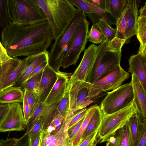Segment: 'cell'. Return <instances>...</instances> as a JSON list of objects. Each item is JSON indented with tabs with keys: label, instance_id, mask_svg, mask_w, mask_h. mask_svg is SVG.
Here are the masks:
<instances>
[{
	"label": "cell",
	"instance_id": "33",
	"mask_svg": "<svg viewBox=\"0 0 146 146\" xmlns=\"http://www.w3.org/2000/svg\"><path fill=\"white\" fill-rule=\"evenodd\" d=\"M136 35L140 45H146V15H140L138 17Z\"/></svg>",
	"mask_w": 146,
	"mask_h": 146
},
{
	"label": "cell",
	"instance_id": "8",
	"mask_svg": "<svg viewBox=\"0 0 146 146\" xmlns=\"http://www.w3.org/2000/svg\"><path fill=\"white\" fill-rule=\"evenodd\" d=\"M133 100V90L130 82L108 92L100 107L103 115L109 114L126 107Z\"/></svg>",
	"mask_w": 146,
	"mask_h": 146
},
{
	"label": "cell",
	"instance_id": "20",
	"mask_svg": "<svg viewBox=\"0 0 146 146\" xmlns=\"http://www.w3.org/2000/svg\"><path fill=\"white\" fill-rule=\"evenodd\" d=\"M69 120H64L60 130L56 134H50L42 131L40 141V146H54L61 139L67 136Z\"/></svg>",
	"mask_w": 146,
	"mask_h": 146
},
{
	"label": "cell",
	"instance_id": "34",
	"mask_svg": "<svg viewBox=\"0 0 146 146\" xmlns=\"http://www.w3.org/2000/svg\"><path fill=\"white\" fill-rule=\"evenodd\" d=\"M0 146H30L29 137L27 134L21 138H8L5 140H0Z\"/></svg>",
	"mask_w": 146,
	"mask_h": 146
},
{
	"label": "cell",
	"instance_id": "55",
	"mask_svg": "<svg viewBox=\"0 0 146 146\" xmlns=\"http://www.w3.org/2000/svg\"><path fill=\"white\" fill-rule=\"evenodd\" d=\"M3 70V67L2 64H0V76Z\"/></svg>",
	"mask_w": 146,
	"mask_h": 146
},
{
	"label": "cell",
	"instance_id": "12",
	"mask_svg": "<svg viewBox=\"0 0 146 146\" xmlns=\"http://www.w3.org/2000/svg\"><path fill=\"white\" fill-rule=\"evenodd\" d=\"M98 46L92 44L85 49L82 60L70 78L86 82L94 64L97 56Z\"/></svg>",
	"mask_w": 146,
	"mask_h": 146
},
{
	"label": "cell",
	"instance_id": "40",
	"mask_svg": "<svg viewBox=\"0 0 146 146\" xmlns=\"http://www.w3.org/2000/svg\"><path fill=\"white\" fill-rule=\"evenodd\" d=\"M42 127L43 120L41 117H38L27 125L25 133L29 135L35 134L41 131Z\"/></svg>",
	"mask_w": 146,
	"mask_h": 146
},
{
	"label": "cell",
	"instance_id": "22",
	"mask_svg": "<svg viewBox=\"0 0 146 146\" xmlns=\"http://www.w3.org/2000/svg\"><path fill=\"white\" fill-rule=\"evenodd\" d=\"M23 96L24 91L20 87L12 86L5 90L0 95V103H21Z\"/></svg>",
	"mask_w": 146,
	"mask_h": 146
},
{
	"label": "cell",
	"instance_id": "7",
	"mask_svg": "<svg viewBox=\"0 0 146 146\" xmlns=\"http://www.w3.org/2000/svg\"><path fill=\"white\" fill-rule=\"evenodd\" d=\"M89 24L86 17H85L76 29L63 59L62 67L63 69L77 64L80 55L84 50L87 42Z\"/></svg>",
	"mask_w": 146,
	"mask_h": 146
},
{
	"label": "cell",
	"instance_id": "37",
	"mask_svg": "<svg viewBox=\"0 0 146 146\" xmlns=\"http://www.w3.org/2000/svg\"><path fill=\"white\" fill-rule=\"evenodd\" d=\"M69 97L68 88L65 94L60 101L54 118L59 115H64L66 117L69 111Z\"/></svg>",
	"mask_w": 146,
	"mask_h": 146
},
{
	"label": "cell",
	"instance_id": "29",
	"mask_svg": "<svg viewBox=\"0 0 146 146\" xmlns=\"http://www.w3.org/2000/svg\"><path fill=\"white\" fill-rule=\"evenodd\" d=\"M98 106L96 104L88 108L87 113L80 128L76 136L72 141V146H77L80 143L82 135Z\"/></svg>",
	"mask_w": 146,
	"mask_h": 146
},
{
	"label": "cell",
	"instance_id": "30",
	"mask_svg": "<svg viewBox=\"0 0 146 146\" xmlns=\"http://www.w3.org/2000/svg\"><path fill=\"white\" fill-rule=\"evenodd\" d=\"M26 61V58L21 60L14 70L4 83L3 87L4 91L15 85L25 67Z\"/></svg>",
	"mask_w": 146,
	"mask_h": 146
},
{
	"label": "cell",
	"instance_id": "54",
	"mask_svg": "<svg viewBox=\"0 0 146 146\" xmlns=\"http://www.w3.org/2000/svg\"><path fill=\"white\" fill-rule=\"evenodd\" d=\"M106 143V146H115L113 143L110 141L109 140H108Z\"/></svg>",
	"mask_w": 146,
	"mask_h": 146
},
{
	"label": "cell",
	"instance_id": "10",
	"mask_svg": "<svg viewBox=\"0 0 146 146\" xmlns=\"http://www.w3.org/2000/svg\"><path fill=\"white\" fill-rule=\"evenodd\" d=\"M88 82L70 78L68 90L69 108L65 117L68 119L76 111L86 108L93 101L88 96Z\"/></svg>",
	"mask_w": 146,
	"mask_h": 146
},
{
	"label": "cell",
	"instance_id": "44",
	"mask_svg": "<svg viewBox=\"0 0 146 146\" xmlns=\"http://www.w3.org/2000/svg\"><path fill=\"white\" fill-rule=\"evenodd\" d=\"M70 4L73 6L82 11L85 14L94 13L84 0H68Z\"/></svg>",
	"mask_w": 146,
	"mask_h": 146
},
{
	"label": "cell",
	"instance_id": "50",
	"mask_svg": "<svg viewBox=\"0 0 146 146\" xmlns=\"http://www.w3.org/2000/svg\"><path fill=\"white\" fill-rule=\"evenodd\" d=\"M48 64V61H47L43 62L36 67L30 74L27 80L43 70Z\"/></svg>",
	"mask_w": 146,
	"mask_h": 146
},
{
	"label": "cell",
	"instance_id": "52",
	"mask_svg": "<svg viewBox=\"0 0 146 146\" xmlns=\"http://www.w3.org/2000/svg\"><path fill=\"white\" fill-rule=\"evenodd\" d=\"M9 104H0V117L1 118L8 108Z\"/></svg>",
	"mask_w": 146,
	"mask_h": 146
},
{
	"label": "cell",
	"instance_id": "32",
	"mask_svg": "<svg viewBox=\"0 0 146 146\" xmlns=\"http://www.w3.org/2000/svg\"><path fill=\"white\" fill-rule=\"evenodd\" d=\"M43 70L27 80L20 87V88L23 91L25 90L32 91L38 95L39 84Z\"/></svg>",
	"mask_w": 146,
	"mask_h": 146
},
{
	"label": "cell",
	"instance_id": "14",
	"mask_svg": "<svg viewBox=\"0 0 146 146\" xmlns=\"http://www.w3.org/2000/svg\"><path fill=\"white\" fill-rule=\"evenodd\" d=\"M57 74L48 64L44 68L38 87V103L44 102L57 79Z\"/></svg>",
	"mask_w": 146,
	"mask_h": 146
},
{
	"label": "cell",
	"instance_id": "9",
	"mask_svg": "<svg viewBox=\"0 0 146 146\" xmlns=\"http://www.w3.org/2000/svg\"><path fill=\"white\" fill-rule=\"evenodd\" d=\"M129 74L118 65L109 74L94 82H88L89 96L96 98L102 92L113 90L121 86L128 79Z\"/></svg>",
	"mask_w": 146,
	"mask_h": 146
},
{
	"label": "cell",
	"instance_id": "31",
	"mask_svg": "<svg viewBox=\"0 0 146 146\" xmlns=\"http://www.w3.org/2000/svg\"><path fill=\"white\" fill-rule=\"evenodd\" d=\"M88 39L89 41L95 44H101L107 40L97 23H93L88 33Z\"/></svg>",
	"mask_w": 146,
	"mask_h": 146
},
{
	"label": "cell",
	"instance_id": "24",
	"mask_svg": "<svg viewBox=\"0 0 146 146\" xmlns=\"http://www.w3.org/2000/svg\"><path fill=\"white\" fill-rule=\"evenodd\" d=\"M141 118H143L137 111L131 117L127 123L130 131L131 146H137V145L139 136L140 122Z\"/></svg>",
	"mask_w": 146,
	"mask_h": 146
},
{
	"label": "cell",
	"instance_id": "25",
	"mask_svg": "<svg viewBox=\"0 0 146 146\" xmlns=\"http://www.w3.org/2000/svg\"><path fill=\"white\" fill-rule=\"evenodd\" d=\"M131 0H127L124 10L120 17L116 20L117 32L115 37L125 40V30L127 17L130 10Z\"/></svg>",
	"mask_w": 146,
	"mask_h": 146
},
{
	"label": "cell",
	"instance_id": "28",
	"mask_svg": "<svg viewBox=\"0 0 146 146\" xmlns=\"http://www.w3.org/2000/svg\"><path fill=\"white\" fill-rule=\"evenodd\" d=\"M113 136L115 146H131L130 131L127 123L118 130Z\"/></svg>",
	"mask_w": 146,
	"mask_h": 146
},
{
	"label": "cell",
	"instance_id": "23",
	"mask_svg": "<svg viewBox=\"0 0 146 146\" xmlns=\"http://www.w3.org/2000/svg\"><path fill=\"white\" fill-rule=\"evenodd\" d=\"M103 115L100 107L98 106L82 135L80 143L92 133L98 130L101 123Z\"/></svg>",
	"mask_w": 146,
	"mask_h": 146
},
{
	"label": "cell",
	"instance_id": "18",
	"mask_svg": "<svg viewBox=\"0 0 146 146\" xmlns=\"http://www.w3.org/2000/svg\"><path fill=\"white\" fill-rule=\"evenodd\" d=\"M131 82L133 90V100L137 111L143 118L146 119V92L133 74H131Z\"/></svg>",
	"mask_w": 146,
	"mask_h": 146
},
{
	"label": "cell",
	"instance_id": "53",
	"mask_svg": "<svg viewBox=\"0 0 146 146\" xmlns=\"http://www.w3.org/2000/svg\"><path fill=\"white\" fill-rule=\"evenodd\" d=\"M100 139H99L97 136L96 139L90 143L87 146H96L97 143H99L100 141Z\"/></svg>",
	"mask_w": 146,
	"mask_h": 146
},
{
	"label": "cell",
	"instance_id": "2",
	"mask_svg": "<svg viewBox=\"0 0 146 146\" xmlns=\"http://www.w3.org/2000/svg\"><path fill=\"white\" fill-rule=\"evenodd\" d=\"M44 13L54 39L64 30L77 9L68 0H35Z\"/></svg>",
	"mask_w": 146,
	"mask_h": 146
},
{
	"label": "cell",
	"instance_id": "1",
	"mask_svg": "<svg viewBox=\"0 0 146 146\" xmlns=\"http://www.w3.org/2000/svg\"><path fill=\"white\" fill-rule=\"evenodd\" d=\"M1 42L13 58L29 56L47 51L54 39L47 20L20 25L11 21L1 32Z\"/></svg>",
	"mask_w": 146,
	"mask_h": 146
},
{
	"label": "cell",
	"instance_id": "38",
	"mask_svg": "<svg viewBox=\"0 0 146 146\" xmlns=\"http://www.w3.org/2000/svg\"><path fill=\"white\" fill-rule=\"evenodd\" d=\"M97 23L108 42L110 41L115 37L117 32L116 29L112 28L110 26L102 20H100Z\"/></svg>",
	"mask_w": 146,
	"mask_h": 146
},
{
	"label": "cell",
	"instance_id": "26",
	"mask_svg": "<svg viewBox=\"0 0 146 146\" xmlns=\"http://www.w3.org/2000/svg\"><path fill=\"white\" fill-rule=\"evenodd\" d=\"M105 9L117 20L123 13L127 0H105Z\"/></svg>",
	"mask_w": 146,
	"mask_h": 146
},
{
	"label": "cell",
	"instance_id": "35",
	"mask_svg": "<svg viewBox=\"0 0 146 146\" xmlns=\"http://www.w3.org/2000/svg\"><path fill=\"white\" fill-rule=\"evenodd\" d=\"M65 117V116L62 115L56 117L53 119L46 129L43 131L51 135L56 134L62 128Z\"/></svg>",
	"mask_w": 146,
	"mask_h": 146
},
{
	"label": "cell",
	"instance_id": "13",
	"mask_svg": "<svg viewBox=\"0 0 146 146\" xmlns=\"http://www.w3.org/2000/svg\"><path fill=\"white\" fill-rule=\"evenodd\" d=\"M57 79L44 103L47 105L60 101L67 91L69 81L72 73L60 70L56 72Z\"/></svg>",
	"mask_w": 146,
	"mask_h": 146
},
{
	"label": "cell",
	"instance_id": "39",
	"mask_svg": "<svg viewBox=\"0 0 146 146\" xmlns=\"http://www.w3.org/2000/svg\"><path fill=\"white\" fill-rule=\"evenodd\" d=\"M125 42V39L115 37L110 41H107L105 50L107 51L120 52H121V48Z\"/></svg>",
	"mask_w": 146,
	"mask_h": 146
},
{
	"label": "cell",
	"instance_id": "51",
	"mask_svg": "<svg viewBox=\"0 0 146 146\" xmlns=\"http://www.w3.org/2000/svg\"><path fill=\"white\" fill-rule=\"evenodd\" d=\"M94 6L102 9H105V0H87Z\"/></svg>",
	"mask_w": 146,
	"mask_h": 146
},
{
	"label": "cell",
	"instance_id": "6",
	"mask_svg": "<svg viewBox=\"0 0 146 146\" xmlns=\"http://www.w3.org/2000/svg\"><path fill=\"white\" fill-rule=\"evenodd\" d=\"M107 42L106 40L98 46L96 59L86 82L91 83L96 81L108 75L120 64L121 52L117 53L106 51Z\"/></svg>",
	"mask_w": 146,
	"mask_h": 146
},
{
	"label": "cell",
	"instance_id": "16",
	"mask_svg": "<svg viewBox=\"0 0 146 146\" xmlns=\"http://www.w3.org/2000/svg\"><path fill=\"white\" fill-rule=\"evenodd\" d=\"M48 52H45L27 56L25 67L15 86L20 87L27 80L35 69L43 62L48 61Z\"/></svg>",
	"mask_w": 146,
	"mask_h": 146
},
{
	"label": "cell",
	"instance_id": "42",
	"mask_svg": "<svg viewBox=\"0 0 146 146\" xmlns=\"http://www.w3.org/2000/svg\"><path fill=\"white\" fill-rule=\"evenodd\" d=\"M146 119L141 118L139 125V133L137 146H146Z\"/></svg>",
	"mask_w": 146,
	"mask_h": 146
},
{
	"label": "cell",
	"instance_id": "43",
	"mask_svg": "<svg viewBox=\"0 0 146 146\" xmlns=\"http://www.w3.org/2000/svg\"><path fill=\"white\" fill-rule=\"evenodd\" d=\"M88 109V108H85L78 111L69 117V118H70V120L69 122L68 128L76 124L84 118L87 113Z\"/></svg>",
	"mask_w": 146,
	"mask_h": 146
},
{
	"label": "cell",
	"instance_id": "49",
	"mask_svg": "<svg viewBox=\"0 0 146 146\" xmlns=\"http://www.w3.org/2000/svg\"><path fill=\"white\" fill-rule=\"evenodd\" d=\"M98 130H97L88 136L77 146H87L95 140L97 137Z\"/></svg>",
	"mask_w": 146,
	"mask_h": 146
},
{
	"label": "cell",
	"instance_id": "46",
	"mask_svg": "<svg viewBox=\"0 0 146 146\" xmlns=\"http://www.w3.org/2000/svg\"><path fill=\"white\" fill-rule=\"evenodd\" d=\"M84 117L76 124L68 128L67 131V136L69 139L72 141L77 133L83 122Z\"/></svg>",
	"mask_w": 146,
	"mask_h": 146
},
{
	"label": "cell",
	"instance_id": "4",
	"mask_svg": "<svg viewBox=\"0 0 146 146\" xmlns=\"http://www.w3.org/2000/svg\"><path fill=\"white\" fill-rule=\"evenodd\" d=\"M7 5L10 18L14 23L26 25L47 20L35 0H7Z\"/></svg>",
	"mask_w": 146,
	"mask_h": 146
},
{
	"label": "cell",
	"instance_id": "3",
	"mask_svg": "<svg viewBox=\"0 0 146 146\" xmlns=\"http://www.w3.org/2000/svg\"><path fill=\"white\" fill-rule=\"evenodd\" d=\"M85 14L78 9L72 18L61 34L55 39L48 52V64L56 72L62 67L63 59L68 44L77 26Z\"/></svg>",
	"mask_w": 146,
	"mask_h": 146
},
{
	"label": "cell",
	"instance_id": "17",
	"mask_svg": "<svg viewBox=\"0 0 146 146\" xmlns=\"http://www.w3.org/2000/svg\"><path fill=\"white\" fill-rule=\"evenodd\" d=\"M60 101L49 105H46L44 103H38L30 117L28 124L40 117L43 120L42 131L45 130L54 117Z\"/></svg>",
	"mask_w": 146,
	"mask_h": 146
},
{
	"label": "cell",
	"instance_id": "47",
	"mask_svg": "<svg viewBox=\"0 0 146 146\" xmlns=\"http://www.w3.org/2000/svg\"><path fill=\"white\" fill-rule=\"evenodd\" d=\"M12 58L8 55L6 49L0 41V64L5 63Z\"/></svg>",
	"mask_w": 146,
	"mask_h": 146
},
{
	"label": "cell",
	"instance_id": "41",
	"mask_svg": "<svg viewBox=\"0 0 146 146\" xmlns=\"http://www.w3.org/2000/svg\"><path fill=\"white\" fill-rule=\"evenodd\" d=\"M26 94L30 109V117L36 108L38 104V95L34 92L24 90Z\"/></svg>",
	"mask_w": 146,
	"mask_h": 146
},
{
	"label": "cell",
	"instance_id": "19",
	"mask_svg": "<svg viewBox=\"0 0 146 146\" xmlns=\"http://www.w3.org/2000/svg\"><path fill=\"white\" fill-rule=\"evenodd\" d=\"M140 3V0H131V9L126 22L125 34L126 43H128L131 38L136 35L138 11Z\"/></svg>",
	"mask_w": 146,
	"mask_h": 146
},
{
	"label": "cell",
	"instance_id": "48",
	"mask_svg": "<svg viewBox=\"0 0 146 146\" xmlns=\"http://www.w3.org/2000/svg\"><path fill=\"white\" fill-rule=\"evenodd\" d=\"M42 129L39 132L34 134L29 135L30 146H38L40 143Z\"/></svg>",
	"mask_w": 146,
	"mask_h": 146
},
{
	"label": "cell",
	"instance_id": "11",
	"mask_svg": "<svg viewBox=\"0 0 146 146\" xmlns=\"http://www.w3.org/2000/svg\"><path fill=\"white\" fill-rule=\"evenodd\" d=\"M20 103L9 104L0 119V132L25 130L27 127Z\"/></svg>",
	"mask_w": 146,
	"mask_h": 146
},
{
	"label": "cell",
	"instance_id": "27",
	"mask_svg": "<svg viewBox=\"0 0 146 146\" xmlns=\"http://www.w3.org/2000/svg\"><path fill=\"white\" fill-rule=\"evenodd\" d=\"M21 59L13 58L2 64L3 70L0 76V95L4 91L3 87L4 83L18 65Z\"/></svg>",
	"mask_w": 146,
	"mask_h": 146
},
{
	"label": "cell",
	"instance_id": "15",
	"mask_svg": "<svg viewBox=\"0 0 146 146\" xmlns=\"http://www.w3.org/2000/svg\"><path fill=\"white\" fill-rule=\"evenodd\" d=\"M128 62V72L135 76L146 92V56L138 53L131 55Z\"/></svg>",
	"mask_w": 146,
	"mask_h": 146
},
{
	"label": "cell",
	"instance_id": "45",
	"mask_svg": "<svg viewBox=\"0 0 146 146\" xmlns=\"http://www.w3.org/2000/svg\"><path fill=\"white\" fill-rule=\"evenodd\" d=\"M22 109L24 117L25 122L27 125L30 118V109L28 102L26 94L24 91V96L23 102Z\"/></svg>",
	"mask_w": 146,
	"mask_h": 146
},
{
	"label": "cell",
	"instance_id": "21",
	"mask_svg": "<svg viewBox=\"0 0 146 146\" xmlns=\"http://www.w3.org/2000/svg\"><path fill=\"white\" fill-rule=\"evenodd\" d=\"M94 13L87 14L93 23H97L100 20L106 22L110 26L116 24V20L113 17L106 9L100 8L89 2L84 0Z\"/></svg>",
	"mask_w": 146,
	"mask_h": 146
},
{
	"label": "cell",
	"instance_id": "5",
	"mask_svg": "<svg viewBox=\"0 0 146 146\" xmlns=\"http://www.w3.org/2000/svg\"><path fill=\"white\" fill-rule=\"evenodd\" d=\"M137 111L134 100L127 106L111 114L103 115L97 136L100 143L106 141L119 129L126 124Z\"/></svg>",
	"mask_w": 146,
	"mask_h": 146
},
{
	"label": "cell",
	"instance_id": "36",
	"mask_svg": "<svg viewBox=\"0 0 146 146\" xmlns=\"http://www.w3.org/2000/svg\"><path fill=\"white\" fill-rule=\"evenodd\" d=\"M7 0H0V26L5 28L11 21L8 12Z\"/></svg>",
	"mask_w": 146,
	"mask_h": 146
},
{
	"label": "cell",
	"instance_id": "56",
	"mask_svg": "<svg viewBox=\"0 0 146 146\" xmlns=\"http://www.w3.org/2000/svg\"><path fill=\"white\" fill-rule=\"evenodd\" d=\"M38 146H40V143L39 144V145H38Z\"/></svg>",
	"mask_w": 146,
	"mask_h": 146
}]
</instances>
